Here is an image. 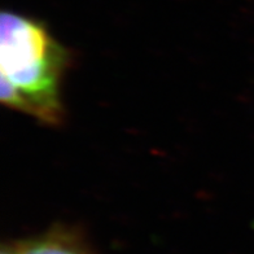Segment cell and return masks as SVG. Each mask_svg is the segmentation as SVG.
I'll return each mask as SVG.
<instances>
[{
  "label": "cell",
  "mask_w": 254,
  "mask_h": 254,
  "mask_svg": "<svg viewBox=\"0 0 254 254\" xmlns=\"http://www.w3.org/2000/svg\"><path fill=\"white\" fill-rule=\"evenodd\" d=\"M1 254H14V251H13V249H8V251H7V249H4L3 253H1Z\"/></svg>",
  "instance_id": "3"
},
{
  "label": "cell",
  "mask_w": 254,
  "mask_h": 254,
  "mask_svg": "<svg viewBox=\"0 0 254 254\" xmlns=\"http://www.w3.org/2000/svg\"><path fill=\"white\" fill-rule=\"evenodd\" d=\"M69 54L42 22L14 12L0 21V99L42 124L64 120L61 84Z\"/></svg>",
  "instance_id": "1"
},
{
  "label": "cell",
  "mask_w": 254,
  "mask_h": 254,
  "mask_svg": "<svg viewBox=\"0 0 254 254\" xmlns=\"http://www.w3.org/2000/svg\"><path fill=\"white\" fill-rule=\"evenodd\" d=\"M14 254H84L70 232L52 231L42 238L26 243Z\"/></svg>",
  "instance_id": "2"
}]
</instances>
